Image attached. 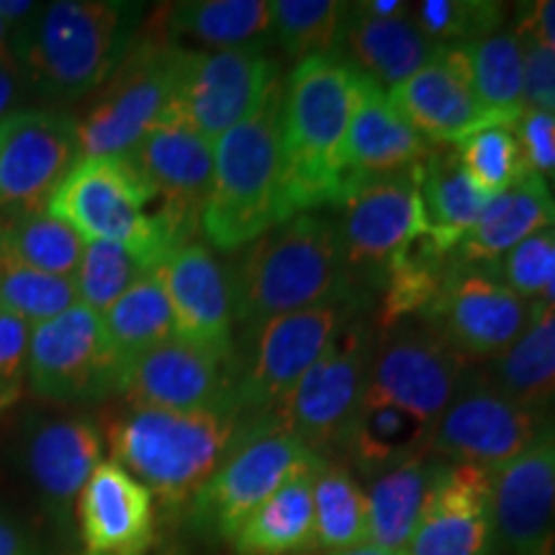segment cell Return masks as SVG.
Returning <instances> with one entry per match:
<instances>
[{"label":"cell","instance_id":"6da1fadb","mask_svg":"<svg viewBox=\"0 0 555 555\" xmlns=\"http://www.w3.org/2000/svg\"><path fill=\"white\" fill-rule=\"evenodd\" d=\"M360 75L337 54L301 60L283 88V217L339 206L352 191L345 137Z\"/></svg>","mask_w":555,"mask_h":555},{"label":"cell","instance_id":"7a4b0ae2","mask_svg":"<svg viewBox=\"0 0 555 555\" xmlns=\"http://www.w3.org/2000/svg\"><path fill=\"white\" fill-rule=\"evenodd\" d=\"M234 322L245 330L324 304H360L339 249L335 219L298 214L260 234L229 270Z\"/></svg>","mask_w":555,"mask_h":555},{"label":"cell","instance_id":"3957f363","mask_svg":"<svg viewBox=\"0 0 555 555\" xmlns=\"http://www.w3.org/2000/svg\"><path fill=\"white\" fill-rule=\"evenodd\" d=\"M142 5L119 0H60L16 29L13 57L29 93L75 103L106 86L137 39Z\"/></svg>","mask_w":555,"mask_h":555},{"label":"cell","instance_id":"277c9868","mask_svg":"<svg viewBox=\"0 0 555 555\" xmlns=\"http://www.w3.org/2000/svg\"><path fill=\"white\" fill-rule=\"evenodd\" d=\"M281 134L283 82L278 78L258 111L217 139L211 189L201 214V232L211 247L232 253L286 221Z\"/></svg>","mask_w":555,"mask_h":555},{"label":"cell","instance_id":"5b68a950","mask_svg":"<svg viewBox=\"0 0 555 555\" xmlns=\"http://www.w3.org/2000/svg\"><path fill=\"white\" fill-rule=\"evenodd\" d=\"M245 422L229 406L198 412L129 409L108 427L111 461L165 506H183L221 466Z\"/></svg>","mask_w":555,"mask_h":555},{"label":"cell","instance_id":"8992f818","mask_svg":"<svg viewBox=\"0 0 555 555\" xmlns=\"http://www.w3.org/2000/svg\"><path fill=\"white\" fill-rule=\"evenodd\" d=\"M142 172L129 157H80L47 201L52 217L86 242H116L157 273L172 253L189 245L157 211Z\"/></svg>","mask_w":555,"mask_h":555},{"label":"cell","instance_id":"52a82bcc","mask_svg":"<svg viewBox=\"0 0 555 555\" xmlns=\"http://www.w3.org/2000/svg\"><path fill=\"white\" fill-rule=\"evenodd\" d=\"M189 52L165 34L137 37L78 121L82 157H127L152 129L170 121Z\"/></svg>","mask_w":555,"mask_h":555},{"label":"cell","instance_id":"ba28073f","mask_svg":"<svg viewBox=\"0 0 555 555\" xmlns=\"http://www.w3.org/2000/svg\"><path fill=\"white\" fill-rule=\"evenodd\" d=\"M322 463V455L275 425L273 416L249 420L221 466L189 502L191 525L201 535L229 540L283 483Z\"/></svg>","mask_w":555,"mask_h":555},{"label":"cell","instance_id":"9c48e42d","mask_svg":"<svg viewBox=\"0 0 555 555\" xmlns=\"http://www.w3.org/2000/svg\"><path fill=\"white\" fill-rule=\"evenodd\" d=\"M360 309V304H324L247 330L245 356L234 352L229 397L234 412L247 422L273 414Z\"/></svg>","mask_w":555,"mask_h":555},{"label":"cell","instance_id":"30bf717a","mask_svg":"<svg viewBox=\"0 0 555 555\" xmlns=\"http://www.w3.org/2000/svg\"><path fill=\"white\" fill-rule=\"evenodd\" d=\"M420 168L356 185L335 219L339 249L358 296L378 294L391 266L427 237Z\"/></svg>","mask_w":555,"mask_h":555},{"label":"cell","instance_id":"8fae6325","mask_svg":"<svg viewBox=\"0 0 555 555\" xmlns=\"http://www.w3.org/2000/svg\"><path fill=\"white\" fill-rule=\"evenodd\" d=\"M373 345L376 327L363 317H352L324 356L270 414L275 425L322 457L324 450L339 448L347 425L365 397Z\"/></svg>","mask_w":555,"mask_h":555},{"label":"cell","instance_id":"7c38bea8","mask_svg":"<svg viewBox=\"0 0 555 555\" xmlns=\"http://www.w3.org/2000/svg\"><path fill=\"white\" fill-rule=\"evenodd\" d=\"M468 360L422 319L376 332L367 399L406 409L429 427L466 388Z\"/></svg>","mask_w":555,"mask_h":555},{"label":"cell","instance_id":"4fadbf2b","mask_svg":"<svg viewBox=\"0 0 555 555\" xmlns=\"http://www.w3.org/2000/svg\"><path fill=\"white\" fill-rule=\"evenodd\" d=\"M103 435L86 414H31L13 442V463L41 515L67 532L82 486L101 463Z\"/></svg>","mask_w":555,"mask_h":555},{"label":"cell","instance_id":"5bb4252c","mask_svg":"<svg viewBox=\"0 0 555 555\" xmlns=\"http://www.w3.org/2000/svg\"><path fill=\"white\" fill-rule=\"evenodd\" d=\"M555 425L553 416L517 404L494 386L466 384L429 427L427 453L446 463L496 474Z\"/></svg>","mask_w":555,"mask_h":555},{"label":"cell","instance_id":"9a60e30c","mask_svg":"<svg viewBox=\"0 0 555 555\" xmlns=\"http://www.w3.org/2000/svg\"><path fill=\"white\" fill-rule=\"evenodd\" d=\"M121 363L111 350L101 314L75 304L31 327L26 384L37 399L75 404L116 393Z\"/></svg>","mask_w":555,"mask_h":555},{"label":"cell","instance_id":"2e32d148","mask_svg":"<svg viewBox=\"0 0 555 555\" xmlns=\"http://www.w3.org/2000/svg\"><path fill=\"white\" fill-rule=\"evenodd\" d=\"M278 80V65L266 50L189 52L172 121L214 142L253 116Z\"/></svg>","mask_w":555,"mask_h":555},{"label":"cell","instance_id":"e0dca14e","mask_svg":"<svg viewBox=\"0 0 555 555\" xmlns=\"http://www.w3.org/2000/svg\"><path fill=\"white\" fill-rule=\"evenodd\" d=\"M530 319L532 301L512 294L494 270L457 266L450 258L440 296L422 322L466 360H481L504 352L527 330Z\"/></svg>","mask_w":555,"mask_h":555},{"label":"cell","instance_id":"ac0fdd59","mask_svg":"<svg viewBox=\"0 0 555 555\" xmlns=\"http://www.w3.org/2000/svg\"><path fill=\"white\" fill-rule=\"evenodd\" d=\"M80 157L78 119L54 108L13 111L0 121V208H47Z\"/></svg>","mask_w":555,"mask_h":555},{"label":"cell","instance_id":"d6986e66","mask_svg":"<svg viewBox=\"0 0 555 555\" xmlns=\"http://www.w3.org/2000/svg\"><path fill=\"white\" fill-rule=\"evenodd\" d=\"M232 367L234 358H221L176 335L124 365L116 393L129 409H232Z\"/></svg>","mask_w":555,"mask_h":555},{"label":"cell","instance_id":"ffe728a7","mask_svg":"<svg viewBox=\"0 0 555 555\" xmlns=\"http://www.w3.org/2000/svg\"><path fill=\"white\" fill-rule=\"evenodd\" d=\"M496 553H555V425L491 474Z\"/></svg>","mask_w":555,"mask_h":555},{"label":"cell","instance_id":"44dd1931","mask_svg":"<svg viewBox=\"0 0 555 555\" xmlns=\"http://www.w3.org/2000/svg\"><path fill=\"white\" fill-rule=\"evenodd\" d=\"M155 191L157 214L185 242L201 229L214 176L211 142L180 121H165L127 155Z\"/></svg>","mask_w":555,"mask_h":555},{"label":"cell","instance_id":"7402d4cb","mask_svg":"<svg viewBox=\"0 0 555 555\" xmlns=\"http://www.w3.org/2000/svg\"><path fill=\"white\" fill-rule=\"evenodd\" d=\"M406 555H496L491 474L446 463Z\"/></svg>","mask_w":555,"mask_h":555},{"label":"cell","instance_id":"603a6c76","mask_svg":"<svg viewBox=\"0 0 555 555\" xmlns=\"http://www.w3.org/2000/svg\"><path fill=\"white\" fill-rule=\"evenodd\" d=\"M168 294L176 335L206 347L221 358H234V304L229 270L201 242H189L157 270Z\"/></svg>","mask_w":555,"mask_h":555},{"label":"cell","instance_id":"cb8c5ba5","mask_svg":"<svg viewBox=\"0 0 555 555\" xmlns=\"http://www.w3.org/2000/svg\"><path fill=\"white\" fill-rule=\"evenodd\" d=\"M88 553L144 555L155 540V496L116 461H101L75 504Z\"/></svg>","mask_w":555,"mask_h":555},{"label":"cell","instance_id":"d4e9b609","mask_svg":"<svg viewBox=\"0 0 555 555\" xmlns=\"http://www.w3.org/2000/svg\"><path fill=\"white\" fill-rule=\"evenodd\" d=\"M386 93L429 147H455L476 129L489 127L453 47H437L425 67Z\"/></svg>","mask_w":555,"mask_h":555},{"label":"cell","instance_id":"484cf974","mask_svg":"<svg viewBox=\"0 0 555 555\" xmlns=\"http://www.w3.org/2000/svg\"><path fill=\"white\" fill-rule=\"evenodd\" d=\"M429 150L433 147L399 114L386 90L360 75L343 155L352 189L365 180L399 176V172L420 168Z\"/></svg>","mask_w":555,"mask_h":555},{"label":"cell","instance_id":"4316f807","mask_svg":"<svg viewBox=\"0 0 555 555\" xmlns=\"http://www.w3.org/2000/svg\"><path fill=\"white\" fill-rule=\"evenodd\" d=\"M555 227V193L543 178L530 172L509 191L489 198L481 217L450 255L457 266L494 270L519 242Z\"/></svg>","mask_w":555,"mask_h":555},{"label":"cell","instance_id":"83f0119b","mask_svg":"<svg viewBox=\"0 0 555 555\" xmlns=\"http://www.w3.org/2000/svg\"><path fill=\"white\" fill-rule=\"evenodd\" d=\"M435 52L437 47L425 39L406 13L399 18H373L352 5L335 54L358 75L391 90L425 67Z\"/></svg>","mask_w":555,"mask_h":555},{"label":"cell","instance_id":"f1b7e54d","mask_svg":"<svg viewBox=\"0 0 555 555\" xmlns=\"http://www.w3.org/2000/svg\"><path fill=\"white\" fill-rule=\"evenodd\" d=\"M420 193L427 221V245L448 258L481 217L489 198L463 170L455 147L429 150L420 170Z\"/></svg>","mask_w":555,"mask_h":555},{"label":"cell","instance_id":"f546056e","mask_svg":"<svg viewBox=\"0 0 555 555\" xmlns=\"http://www.w3.org/2000/svg\"><path fill=\"white\" fill-rule=\"evenodd\" d=\"M442 466L446 461L433 453H422L404 466L376 476L365 494L367 545L406 551Z\"/></svg>","mask_w":555,"mask_h":555},{"label":"cell","instance_id":"4dcf8cb0","mask_svg":"<svg viewBox=\"0 0 555 555\" xmlns=\"http://www.w3.org/2000/svg\"><path fill=\"white\" fill-rule=\"evenodd\" d=\"M474 90L486 124L515 127L525 114V50L515 31L499 29L489 37L450 44Z\"/></svg>","mask_w":555,"mask_h":555},{"label":"cell","instance_id":"1f68e13d","mask_svg":"<svg viewBox=\"0 0 555 555\" xmlns=\"http://www.w3.org/2000/svg\"><path fill=\"white\" fill-rule=\"evenodd\" d=\"M427 440L429 425L420 416L388 401L363 397L345 429L339 450L360 474L380 476L427 453Z\"/></svg>","mask_w":555,"mask_h":555},{"label":"cell","instance_id":"d6a6232c","mask_svg":"<svg viewBox=\"0 0 555 555\" xmlns=\"http://www.w3.org/2000/svg\"><path fill=\"white\" fill-rule=\"evenodd\" d=\"M317 470L291 478L266 499L229 538L232 551L237 555H298L317 547L311 491Z\"/></svg>","mask_w":555,"mask_h":555},{"label":"cell","instance_id":"836d02e7","mask_svg":"<svg viewBox=\"0 0 555 555\" xmlns=\"http://www.w3.org/2000/svg\"><path fill=\"white\" fill-rule=\"evenodd\" d=\"M486 384L535 412H555V309H540L532 301L530 324L504 352L491 358Z\"/></svg>","mask_w":555,"mask_h":555},{"label":"cell","instance_id":"e575fe53","mask_svg":"<svg viewBox=\"0 0 555 555\" xmlns=\"http://www.w3.org/2000/svg\"><path fill=\"white\" fill-rule=\"evenodd\" d=\"M165 37L193 39L219 50H266L273 41L270 3L266 0H191L165 13Z\"/></svg>","mask_w":555,"mask_h":555},{"label":"cell","instance_id":"d590c367","mask_svg":"<svg viewBox=\"0 0 555 555\" xmlns=\"http://www.w3.org/2000/svg\"><path fill=\"white\" fill-rule=\"evenodd\" d=\"M86 240L47 208L9 211L0 221V255L41 273L75 278Z\"/></svg>","mask_w":555,"mask_h":555},{"label":"cell","instance_id":"8d00e7d4","mask_svg":"<svg viewBox=\"0 0 555 555\" xmlns=\"http://www.w3.org/2000/svg\"><path fill=\"white\" fill-rule=\"evenodd\" d=\"M101 324L121 371L142 352L176 337V319L157 273L144 275L116 298L101 314Z\"/></svg>","mask_w":555,"mask_h":555},{"label":"cell","instance_id":"74e56055","mask_svg":"<svg viewBox=\"0 0 555 555\" xmlns=\"http://www.w3.org/2000/svg\"><path fill=\"white\" fill-rule=\"evenodd\" d=\"M317 547L330 553L352 551L367 543V506L350 468L324 461L314 474Z\"/></svg>","mask_w":555,"mask_h":555},{"label":"cell","instance_id":"f35d334b","mask_svg":"<svg viewBox=\"0 0 555 555\" xmlns=\"http://www.w3.org/2000/svg\"><path fill=\"white\" fill-rule=\"evenodd\" d=\"M352 3L335 0H275L270 3L273 41L294 60L335 54Z\"/></svg>","mask_w":555,"mask_h":555},{"label":"cell","instance_id":"ab89813d","mask_svg":"<svg viewBox=\"0 0 555 555\" xmlns=\"http://www.w3.org/2000/svg\"><path fill=\"white\" fill-rule=\"evenodd\" d=\"M463 170L486 198L509 191L525 176H530L519 150L515 127L489 124L455 144Z\"/></svg>","mask_w":555,"mask_h":555},{"label":"cell","instance_id":"60d3db41","mask_svg":"<svg viewBox=\"0 0 555 555\" xmlns=\"http://www.w3.org/2000/svg\"><path fill=\"white\" fill-rule=\"evenodd\" d=\"M78 301L73 278L41 273L0 255V309L24 319L29 327L60 317Z\"/></svg>","mask_w":555,"mask_h":555},{"label":"cell","instance_id":"b9f144b4","mask_svg":"<svg viewBox=\"0 0 555 555\" xmlns=\"http://www.w3.org/2000/svg\"><path fill=\"white\" fill-rule=\"evenodd\" d=\"M144 275H152V270L131 249L116 242H86V253L73 281L82 307L103 314Z\"/></svg>","mask_w":555,"mask_h":555},{"label":"cell","instance_id":"7bdbcfd3","mask_svg":"<svg viewBox=\"0 0 555 555\" xmlns=\"http://www.w3.org/2000/svg\"><path fill=\"white\" fill-rule=\"evenodd\" d=\"M412 21L435 47L468 44L499 31L504 3L496 0H422Z\"/></svg>","mask_w":555,"mask_h":555},{"label":"cell","instance_id":"ee69618b","mask_svg":"<svg viewBox=\"0 0 555 555\" xmlns=\"http://www.w3.org/2000/svg\"><path fill=\"white\" fill-rule=\"evenodd\" d=\"M494 273L512 294L519 298H538L545 294L555 275V227L532 234L509 249L496 262Z\"/></svg>","mask_w":555,"mask_h":555},{"label":"cell","instance_id":"f6af8a7d","mask_svg":"<svg viewBox=\"0 0 555 555\" xmlns=\"http://www.w3.org/2000/svg\"><path fill=\"white\" fill-rule=\"evenodd\" d=\"M29 343V324L0 309V414L16 404L24 393Z\"/></svg>","mask_w":555,"mask_h":555},{"label":"cell","instance_id":"bcb514c9","mask_svg":"<svg viewBox=\"0 0 555 555\" xmlns=\"http://www.w3.org/2000/svg\"><path fill=\"white\" fill-rule=\"evenodd\" d=\"M515 134L527 170L543 178L547 185L553 183L555 189V116L547 111L525 108L515 124Z\"/></svg>","mask_w":555,"mask_h":555},{"label":"cell","instance_id":"7dc6e473","mask_svg":"<svg viewBox=\"0 0 555 555\" xmlns=\"http://www.w3.org/2000/svg\"><path fill=\"white\" fill-rule=\"evenodd\" d=\"M525 50V108L555 116V54L522 39Z\"/></svg>","mask_w":555,"mask_h":555},{"label":"cell","instance_id":"c3c4849f","mask_svg":"<svg viewBox=\"0 0 555 555\" xmlns=\"http://www.w3.org/2000/svg\"><path fill=\"white\" fill-rule=\"evenodd\" d=\"M0 555H50L44 535L13 509H0Z\"/></svg>","mask_w":555,"mask_h":555},{"label":"cell","instance_id":"681fc988","mask_svg":"<svg viewBox=\"0 0 555 555\" xmlns=\"http://www.w3.org/2000/svg\"><path fill=\"white\" fill-rule=\"evenodd\" d=\"M515 34L555 54V0H535V3L519 5Z\"/></svg>","mask_w":555,"mask_h":555},{"label":"cell","instance_id":"f907efd6","mask_svg":"<svg viewBox=\"0 0 555 555\" xmlns=\"http://www.w3.org/2000/svg\"><path fill=\"white\" fill-rule=\"evenodd\" d=\"M29 95L24 73L13 60H0V121L18 111V103Z\"/></svg>","mask_w":555,"mask_h":555},{"label":"cell","instance_id":"816d5d0a","mask_svg":"<svg viewBox=\"0 0 555 555\" xmlns=\"http://www.w3.org/2000/svg\"><path fill=\"white\" fill-rule=\"evenodd\" d=\"M358 11H363L365 16L373 18H399L404 16L406 3H399V0H365V3H356Z\"/></svg>","mask_w":555,"mask_h":555},{"label":"cell","instance_id":"f5cc1de1","mask_svg":"<svg viewBox=\"0 0 555 555\" xmlns=\"http://www.w3.org/2000/svg\"><path fill=\"white\" fill-rule=\"evenodd\" d=\"M13 37H16V31L5 21H0V60L16 62V57H13Z\"/></svg>","mask_w":555,"mask_h":555},{"label":"cell","instance_id":"db71d44e","mask_svg":"<svg viewBox=\"0 0 555 555\" xmlns=\"http://www.w3.org/2000/svg\"><path fill=\"white\" fill-rule=\"evenodd\" d=\"M330 555H406L404 551H386V547H376V545H360L352 547V551H343V553H330Z\"/></svg>","mask_w":555,"mask_h":555},{"label":"cell","instance_id":"11a10c76","mask_svg":"<svg viewBox=\"0 0 555 555\" xmlns=\"http://www.w3.org/2000/svg\"><path fill=\"white\" fill-rule=\"evenodd\" d=\"M538 307L540 309H555V275H553V281H551V286L545 288V294L538 298Z\"/></svg>","mask_w":555,"mask_h":555},{"label":"cell","instance_id":"9f6ffc18","mask_svg":"<svg viewBox=\"0 0 555 555\" xmlns=\"http://www.w3.org/2000/svg\"><path fill=\"white\" fill-rule=\"evenodd\" d=\"M82 555H95V553H82Z\"/></svg>","mask_w":555,"mask_h":555}]
</instances>
